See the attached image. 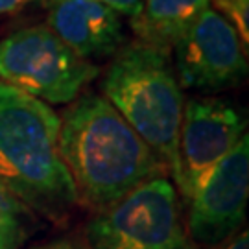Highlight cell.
<instances>
[{
	"label": "cell",
	"mask_w": 249,
	"mask_h": 249,
	"mask_svg": "<svg viewBox=\"0 0 249 249\" xmlns=\"http://www.w3.org/2000/svg\"><path fill=\"white\" fill-rule=\"evenodd\" d=\"M98 2L106 4L107 8L115 9L120 17L124 15V17L133 18L141 11L144 0H98Z\"/></svg>",
	"instance_id": "obj_12"
},
{
	"label": "cell",
	"mask_w": 249,
	"mask_h": 249,
	"mask_svg": "<svg viewBox=\"0 0 249 249\" xmlns=\"http://www.w3.org/2000/svg\"><path fill=\"white\" fill-rule=\"evenodd\" d=\"M34 0H0V17L4 15H11L18 9H22Z\"/></svg>",
	"instance_id": "obj_13"
},
{
	"label": "cell",
	"mask_w": 249,
	"mask_h": 249,
	"mask_svg": "<svg viewBox=\"0 0 249 249\" xmlns=\"http://www.w3.org/2000/svg\"><path fill=\"white\" fill-rule=\"evenodd\" d=\"M102 92L162 160L178 188L185 100L168 53L139 41L122 46L107 69Z\"/></svg>",
	"instance_id": "obj_3"
},
{
	"label": "cell",
	"mask_w": 249,
	"mask_h": 249,
	"mask_svg": "<svg viewBox=\"0 0 249 249\" xmlns=\"http://www.w3.org/2000/svg\"><path fill=\"white\" fill-rule=\"evenodd\" d=\"M34 249H85L83 246H80L78 242L69 240V238H61V240H53V242H46V244H41Z\"/></svg>",
	"instance_id": "obj_15"
},
{
	"label": "cell",
	"mask_w": 249,
	"mask_h": 249,
	"mask_svg": "<svg viewBox=\"0 0 249 249\" xmlns=\"http://www.w3.org/2000/svg\"><path fill=\"white\" fill-rule=\"evenodd\" d=\"M246 135V118L222 98H192L179 129L178 192L190 201L220 160Z\"/></svg>",
	"instance_id": "obj_7"
},
{
	"label": "cell",
	"mask_w": 249,
	"mask_h": 249,
	"mask_svg": "<svg viewBox=\"0 0 249 249\" xmlns=\"http://www.w3.org/2000/svg\"><path fill=\"white\" fill-rule=\"evenodd\" d=\"M0 181L32 213L63 220L78 205L52 107L0 81Z\"/></svg>",
	"instance_id": "obj_2"
},
{
	"label": "cell",
	"mask_w": 249,
	"mask_h": 249,
	"mask_svg": "<svg viewBox=\"0 0 249 249\" xmlns=\"http://www.w3.org/2000/svg\"><path fill=\"white\" fill-rule=\"evenodd\" d=\"M34 229V213L0 181V249H20Z\"/></svg>",
	"instance_id": "obj_11"
},
{
	"label": "cell",
	"mask_w": 249,
	"mask_h": 249,
	"mask_svg": "<svg viewBox=\"0 0 249 249\" xmlns=\"http://www.w3.org/2000/svg\"><path fill=\"white\" fill-rule=\"evenodd\" d=\"M220 249H249V234L248 231L238 232L234 238H231L229 242L220 244Z\"/></svg>",
	"instance_id": "obj_14"
},
{
	"label": "cell",
	"mask_w": 249,
	"mask_h": 249,
	"mask_svg": "<svg viewBox=\"0 0 249 249\" xmlns=\"http://www.w3.org/2000/svg\"><path fill=\"white\" fill-rule=\"evenodd\" d=\"M89 249H197L181 197L168 178H153L98 211L87 225Z\"/></svg>",
	"instance_id": "obj_4"
},
{
	"label": "cell",
	"mask_w": 249,
	"mask_h": 249,
	"mask_svg": "<svg viewBox=\"0 0 249 249\" xmlns=\"http://www.w3.org/2000/svg\"><path fill=\"white\" fill-rule=\"evenodd\" d=\"M207 8H211V0H144L141 11L131 18V28L139 43L170 53Z\"/></svg>",
	"instance_id": "obj_10"
},
{
	"label": "cell",
	"mask_w": 249,
	"mask_h": 249,
	"mask_svg": "<svg viewBox=\"0 0 249 249\" xmlns=\"http://www.w3.org/2000/svg\"><path fill=\"white\" fill-rule=\"evenodd\" d=\"M98 76L48 26H28L0 41V81L45 104H71Z\"/></svg>",
	"instance_id": "obj_5"
},
{
	"label": "cell",
	"mask_w": 249,
	"mask_h": 249,
	"mask_svg": "<svg viewBox=\"0 0 249 249\" xmlns=\"http://www.w3.org/2000/svg\"><path fill=\"white\" fill-rule=\"evenodd\" d=\"M59 155L78 203L104 211L168 170L104 96L85 94L59 118Z\"/></svg>",
	"instance_id": "obj_1"
},
{
	"label": "cell",
	"mask_w": 249,
	"mask_h": 249,
	"mask_svg": "<svg viewBox=\"0 0 249 249\" xmlns=\"http://www.w3.org/2000/svg\"><path fill=\"white\" fill-rule=\"evenodd\" d=\"M46 26L87 61L115 55L124 43L122 17L98 0H48Z\"/></svg>",
	"instance_id": "obj_9"
},
{
	"label": "cell",
	"mask_w": 249,
	"mask_h": 249,
	"mask_svg": "<svg viewBox=\"0 0 249 249\" xmlns=\"http://www.w3.org/2000/svg\"><path fill=\"white\" fill-rule=\"evenodd\" d=\"M172 50L181 89L216 92L238 85L248 74L240 36L214 8L205 9Z\"/></svg>",
	"instance_id": "obj_6"
},
{
	"label": "cell",
	"mask_w": 249,
	"mask_h": 249,
	"mask_svg": "<svg viewBox=\"0 0 249 249\" xmlns=\"http://www.w3.org/2000/svg\"><path fill=\"white\" fill-rule=\"evenodd\" d=\"M249 137H242L188 201L187 229L197 246H220L246 222Z\"/></svg>",
	"instance_id": "obj_8"
}]
</instances>
